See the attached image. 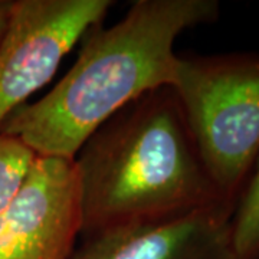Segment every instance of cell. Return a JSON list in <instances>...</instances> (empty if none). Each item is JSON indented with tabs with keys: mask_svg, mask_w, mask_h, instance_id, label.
I'll return each instance as SVG.
<instances>
[{
	"mask_svg": "<svg viewBox=\"0 0 259 259\" xmlns=\"http://www.w3.org/2000/svg\"><path fill=\"white\" fill-rule=\"evenodd\" d=\"M216 0H136L118 23L94 26L69 71L37 101L10 115L0 134L40 157L74 158L117 112L175 79L177 37L219 18Z\"/></svg>",
	"mask_w": 259,
	"mask_h": 259,
	"instance_id": "cell-1",
	"label": "cell"
},
{
	"mask_svg": "<svg viewBox=\"0 0 259 259\" xmlns=\"http://www.w3.org/2000/svg\"><path fill=\"white\" fill-rule=\"evenodd\" d=\"M74 163L81 236L228 206L204 168L170 87L117 112L83 143Z\"/></svg>",
	"mask_w": 259,
	"mask_h": 259,
	"instance_id": "cell-2",
	"label": "cell"
},
{
	"mask_svg": "<svg viewBox=\"0 0 259 259\" xmlns=\"http://www.w3.org/2000/svg\"><path fill=\"white\" fill-rule=\"evenodd\" d=\"M170 88L214 189L235 209L259 156V54L179 55Z\"/></svg>",
	"mask_w": 259,
	"mask_h": 259,
	"instance_id": "cell-3",
	"label": "cell"
},
{
	"mask_svg": "<svg viewBox=\"0 0 259 259\" xmlns=\"http://www.w3.org/2000/svg\"><path fill=\"white\" fill-rule=\"evenodd\" d=\"M112 0H16L0 39V128L54 76Z\"/></svg>",
	"mask_w": 259,
	"mask_h": 259,
	"instance_id": "cell-4",
	"label": "cell"
},
{
	"mask_svg": "<svg viewBox=\"0 0 259 259\" xmlns=\"http://www.w3.org/2000/svg\"><path fill=\"white\" fill-rule=\"evenodd\" d=\"M81 236L74 158L36 156L0 213V259H69Z\"/></svg>",
	"mask_w": 259,
	"mask_h": 259,
	"instance_id": "cell-5",
	"label": "cell"
},
{
	"mask_svg": "<svg viewBox=\"0 0 259 259\" xmlns=\"http://www.w3.org/2000/svg\"><path fill=\"white\" fill-rule=\"evenodd\" d=\"M233 209H196L154 222L82 236L69 259H239L232 243Z\"/></svg>",
	"mask_w": 259,
	"mask_h": 259,
	"instance_id": "cell-6",
	"label": "cell"
},
{
	"mask_svg": "<svg viewBox=\"0 0 259 259\" xmlns=\"http://www.w3.org/2000/svg\"><path fill=\"white\" fill-rule=\"evenodd\" d=\"M232 243L239 259H259V156L232 214Z\"/></svg>",
	"mask_w": 259,
	"mask_h": 259,
	"instance_id": "cell-7",
	"label": "cell"
},
{
	"mask_svg": "<svg viewBox=\"0 0 259 259\" xmlns=\"http://www.w3.org/2000/svg\"><path fill=\"white\" fill-rule=\"evenodd\" d=\"M35 157L19 140L0 134V213L23 183Z\"/></svg>",
	"mask_w": 259,
	"mask_h": 259,
	"instance_id": "cell-8",
	"label": "cell"
},
{
	"mask_svg": "<svg viewBox=\"0 0 259 259\" xmlns=\"http://www.w3.org/2000/svg\"><path fill=\"white\" fill-rule=\"evenodd\" d=\"M10 3H12V2L0 0V39L3 36V32H5L6 25H8V20H9Z\"/></svg>",
	"mask_w": 259,
	"mask_h": 259,
	"instance_id": "cell-9",
	"label": "cell"
}]
</instances>
